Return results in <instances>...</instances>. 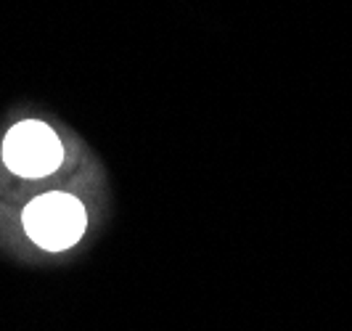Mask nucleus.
<instances>
[{
	"mask_svg": "<svg viewBox=\"0 0 352 331\" xmlns=\"http://www.w3.org/2000/svg\"><path fill=\"white\" fill-rule=\"evenodd\" d=\"M24 231L30 239L43 249L61 252L77 244V239L85 233L88 215L80 199L69 193H45L24 207Z\"/></svg>",
	"mask_w": 352,
	"mask_h": 331,
	"instance_id": "1",
	"label": "nucleus"
},
{
	"mask_svg": "<svg viewBox=\"0 0 352 331\" xmlns=\"http://www.w3.org/2000/svg\"><path fill=\"white\" fill-rule=\"evenodd\" d=\"M3 159L8 170L21 178H43L58 170L64 149L48 125L27 120L8 130L3 143Z\"/></svg>",
	"mask_w": 352,
	"mask_h": 331,
	"instance_id": "2",
	"label": "nucleus"
}]
</instances>
